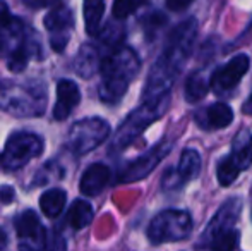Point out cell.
<instances>
[{"mask_svg":"<svg viewBox=\"0 0 252 251\" xmlns=\"http://www.w3.org/2000/svg\"><path fill=\"white\" fill-rule=\"evenodd\" d=\"M197 36V21L194 17L177 24L165 41L163 52L153 64L148 74L143 97L144 100H155L170 95L177 76L192 54Z\"/></svg>","mask_w":252,"mask_h":251,"instance_id":"6da1fadb","label":"cell"},{"mask_svg":"<svg viewBox=\"0 0 252 251\" xmlns=\"http://www.w3.org/2000/svg\"><path fill=\"white\" fill-rule=\"evenodd\" d=\"M141 67V61L136 50L130 47H119L117 50L110 52L108 55L101 57L100 64V86L98 95L105 104H119L129 84L137 76Z\"/></svg>","mask_w":252,"mask_h":251,"instance_id":"7a4b0ae2","label":"cell"},{"mask_svg":"<svg viewBox=\"0 0 252 251\" xmlns=\"http://www.w3.org/2000/svg\"><path fill=\"white\" fill-rule=\"evenodd\" d=\"M168 107H170V95H165L161 98H155V100H143V104L137 108H134L124 119L122 124L117 127L115 134L112 136L110 151L117 153V151H122L127 146H130L153 122L158 121L165 114Z\"/></svg>","mask_w":252,"mask_h":251,"instance_id":"3957f363","label":"cell"},{"mask_svg":"<svg viewBox=\"0 0 252 251\" xmlns=\"http://www.w3.org/2000/svg\"><path fill=\"white\" fill-rule=\"evenodd\" d=\"M47 108V90L40 83L0 81V110L16 117H40Z\"/></svg>","mask_w":252,"mask_h":251,"instance_id":"277c9868","label":"cell"},{"mask_svg":"<svg viewBox=\"0 0 252 251\" xmlns=\"http://www.w3.org/2000/svg\"><path fill=\"white\" fill-rule=\"evenodd\" d=\"M43 138L38 136L36 133L17 131L7 138L5 146L0 153V165L9 172L19 171L31 160L40 157L43 153Z\"/></svg>","mask_w":252,"mask_h":251,"instance_id":"5b68a950","label":"cell"},{"mask_svg":"<svg viewBox=\"0 0 252 251\" xmlns=\"http://www.w3.org/2000/svg\"><path fill=\"white\" fill-rule=\"evenodd\" d=\"M192 234V218L184 210H163L150 222L148 239L153 245L179 243Z\"/></svg>","mask_w":252,"mask_h":251,"instance_id":"8992f818","label":"cell"},{"mask_svg":"<svg viewBox=\"0 0 252 251\" xmlns=\"http://www.w3.org/2000/svg\"><path fill=\"white\" fill-rule=\"evenodd\" d=\"M110 136V124L101 117H86L74 122L69 131V148L76 155H88Z\"/></svg>","mask_w":252,"mask_h":251,"instance_id":"52a82bcc","label":"cell"},{"mask_svg":"<svg viewBox=\"0 0 252 251\" xmlns=\"http://www.w3.org/2000/svg\"><path fill=\"white\" fill-rule=\"evenodd\" d=\"M173 144H175V140H172V138H165V140L153 144L148 151H144L143 155H139L120 169L119 182H136L148 178L155 171L156 165L172 151Z\"/></svg>","mask_w":252,"mask_h":251,"instance_id":"ba28073f","label":"cell"},{"mask_svg":"<svg viewBox=\"0 0 252 251\" xmlns=\"http://www.w3.org/2000/svg\"><path fill=\"white\" fill-rule=\"evenodd\" d=\"M43 24L50 35V45L55 52H63L70 40V33L74 28L72 9L65 3H57L53 9L45 16Z\"/></svg>","mask_w":252,"mask_h":251,"instance_id":"9c48e42d","label":"cell"},{"mask_svg":"<svg viewBox=\"0 0 252 251\" xmlns=\"http://www.w3.org/2000/svg\"><path fill=\"white\" fill-rule=\"evenodd\" d=\"M249 66H251V59L246 54L235 55L225 66H221L218 71L213 72L209 86L218 95L230 93V91H233L237 88L239 81L246 76V72L249 71Z\"/></svg>","mask_w":252,"mask_h":251,"instance_id":"30bf717a","label":"cell"},{"mask_svg":"<svg viewBox=\"0 0 252 251\" xmlns=\"http://www.w3.org/2000/svg\"><path fill=\"white\" fill-rule=\"evenodd\" d=\"M240 212H242V200H240V198L235 196V198L226 200L225 203L220 207V210L215 214V217L211 218V222L208 224L199 245L209 246L213 239L218 238L220 234H225V232L235 229Z\"/></svg>","mask_w":252,"mask_h":251,"instance_id":"8fae6325","label":"cell"},{"mask_svg":"<svg viewBox=\"0 0 252 251\" xmlns=\"http://www.w3.org/2000/svg\"><path fill=\"white\" fill-rule=\"evenodd\" d=\"M201 172V157L196 150H184L180 162L175 169H168L163 174L161 189L173 191L186 186L192 179H196Z\"/></svg>","mask_w":252,"mask_h":251,"instance_id":"7c38bea8","label":"cell"},{"mask_svg":"<svg viewBox=\"0 0 252 251\" xmlns=\"http://www.w3.org/2000/svg\"><path fill=\"white\" fill-rule=\"evenodd\" d=\"M196 124L204 131H218L223 127L230 126L233 121V110L230 105L218 102V104L208 105V107L201 108L194 115Z\"/></svg>","mask_w":252,"mask_h":251,"instance_id":"4fadbf2b","label":"cell"},{"mask_svg":"<svg viewBox=\"0 0 252 251\" xmlns=\"http://www.w3.org/2000/svg\"><path fill=\"white\" fill-rule=\"evenodd\" d=\"M81 91L72 79H60L57 83V104L53 108V117L57 121H65L70 112L79 105Z\"/></svg>","mask_w":252,"mask_h":251,"instance_id":"5bb4252c","label":"cell"},{"mask_svg":"<svg viewBox=\"0 0 252 251\" xmlns=\"http://www.w3.org/2000/svg\"><path fill=\"white\" fill-rule=\"evenodd\" d=\"M110 178H112V172L105 164H91L81 178V193L86 196H98L108 186Z\"/></svg>","mask_w":252,"mask_h":251,"instance_id":"9a60e30c","label":"cell"},{"mask_svg":"<svg viewBox=\"0 0 252 251\" xmlns=\"http://www.w3.org/2000/svg\"><path fill=\"white\" fill-rule=\"evenodd\" d=\"M100 48L93 43H84L77 50L76 59H74V71L84 79H90L100 71Z\"/></svg>","mask_w":252,"mask_h":251,"instance_id":"2e32d148","label":"cell"},{"mask_svg":"<svg viewBox=\"0 0 252 251\" xmlns=\"http://www.w3.org/2000/svg\"><path fill=\"white\" fill-rule=\"evenodd\" d=\"M232 165L239 171H246L252 165V133L249 129H240L232 143V153L228 155Z\"/></svg>","mask_w":252,"mask_h":251,"instance_id":"e0dca14e","label":"cell"},{"mask_svg":"<svg viewBox=\"0 0 252 251\" xmlns=\"http://www.w3.org/2000/svg\"><path fill=\"white\" fill-rule=\"evenodd\" d=\"M209 77L206 69H196L189 74L186 83V100L189 104H197L208 95L209 91Z\"/></svg>","mask_w":252,"mask_h":251,"instance_id":"ac0fdd59","label":"cell"},{"mask_svg":"<svg viewBox=\"0 0 252 251\" xmlns=\"http://www.w3.org/2000/svg\"><path fill=\"white\" fill-rule=\"evenodd\" d=\"M93 217H94L93 207L86 200H74L69 212H67V222L76 231L88 227L91 224V220H93Z\"/></svg>","mask_w":252,"mask_h":251,"instance_id":"d6986e66","label":"cell"},{"mask_svg":"<svg viewBox=\"0 0 252 251\" xmlns=\"http://www.w3.org/2000/svg\"><path fill=\"white\" fill-rule=\"evenodd\" d=\"M67 203V193L62 188L48 189L41 194L40 198V208L48 218H55L62 214L63 207Z\"/></svg>","mask_w":252,"mask_h":251,"instance_id":"ffe728a7","label":"cell"},{"mask_svg":"<svg viewBox=\"0 0 252 251\" xmlns=\"http://www.w3.org/2000/svg\"><path fill=\"white\" fill-rule=\"evenodd\" d=\"M84 26L90 36H98L101 31V19L105 12V3L101 0H86L83 5Z\"/></svg>","mask_w":252,"mask_h":251,"instance_id":"44dd1931","label":"cell"},{"mask_svg":"<svg viewBox=\"0 0 252 251\" xmlns=\"http://www.w3.org/2000/svg\"><path fill=\"white\" fill-rule=\"evenodd\" d=\"M168 19L163 12L159 10H153V12L146 14V16L141 19V24H143V30H144V35L148 36V40H155L156 35L166 26Z\"/></svg>","mask_w":252,"mask_h":251,"instance_id":"7402d4cb","label":"cell"},{"mask_svg":"<svg viewBox=\"0 0 252 251\" xmlns=\"http://www.w3.org/2000/svg\"><path fill=\"white\" fill-rule=\"evenodd\" d=\"M98 36L101 38L103 47L110 48V52H113V50H117L119 47H122V45H120V41L124 40V28L117 26L115 23H108L105 30L100 31V35H98ZM110 52H108V54H110Z\"/></svg>","mask_w":252,"mask_h":251,"instance_id":"603a6c76","label":"cell"},{"mask_svg":"<svg viewBox=\"0 0 252 251\" xmlns=\"http://www.w3.org/2000/svg\"><path fill=\"white\" fill-rule=\"evenodd\" d=\"M237 245H239V231L232 229V231L220 234L218 238L213 239L209 248L213 251H235Z\"/></svg>","mask_w":252,"mask_h":251,"instance_id":"cb8c5ba5","label":"cell"},{"mask_svg":"<svg viewBox=\"0 0 252 251\" xmlns=\"http://www.w3.org/2000/svg\"><path fill=\"white\" fill-rule=\"evenodd\" d=\"M239 174H240V171L235 167V165H232V162H230L226 157L220 160L218 169H216V178H218V182L221 186L233 184V181L239 178Z\"/></svg>","mask_w":252,"mask_h":251,"instance_id":"d4e9b609","label":"cell"},{"mask_svg":"<svg viewBox=\"0 0 252 251\" xmlns=\"http://www.w3.org/2000/svg\"><path fill=\"white\" fill-rule=\"evenodd\" d=\"M144 2H129V0H117L113 3V17L117 21H122L126 19L127 16L136 12L139 7H143Z\"/></svg>","mask_w":252,"mask_h":251,"instance_id":"484cf974","label":"cell"},{"mask_svg":"<svg viewBox=\"0 0 252 251\" xmlns=\"http://www.w3.org/2000/svg\"><path fill=\"white\" fill-rule=\"evenodd\" d=\"M0 200H2V203H10L14 200V189L9 188V186H3L0 189Z\"/></svg>","mask_w":252,"mask_h":251,"instance_id":"4316f807","label":"cell"},{"mask_svg":"<svg viewBox=\"0 0 252 251\" xmlns=\"http://www.w3.org/2000/svg\"><path fill=\"white\" fill-rule=\"evenodd\" d=\"M190 5L189 0H184V2H177V0H170V2H166V7H168L170 10H184L187 9V7Z\"/></svg>","mask_w":252,"mask_h":251,"instance_id":"83f0119b","label":"cell"},{"mask_svg":"<svg viewBox=\"0 0 252 251\" xmlns=\"http://www.w3.org/2000/svg\"><path fill=\"white\" fill-rule=\"evenodd\" d=\"M242 110H244V114L252 115V93H251V97L246 100V104L242 105Z\"/></svg>","mask_w":252,"mask_h":251,"instance_id":"f1b7e54d","label":"cell"},{"mask_svg":"<svg viewBox=\"0 0 252 251\" xmlns=\"http://www.w3.org/2000/svg\"><path fill=\"white\" fill-rule=\"evenodd\" d=\"M5 243H7V236H5V232L0 229V251L3 250V246H5Z\"/></svg>","mask_w":252,"mask_h":251,"instance_id":"f546056e","label":"cell"}]
</instances>
